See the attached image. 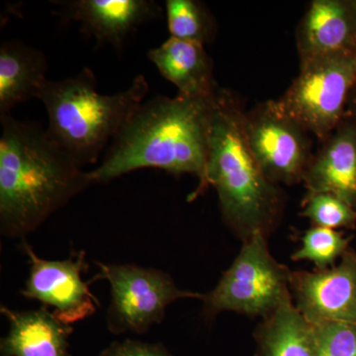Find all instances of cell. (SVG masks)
<instances>
[{
    "instance_id": "obj_1",
    "label": "cell",
    "mask_w": 356,
    "mask_h": 356,
    "mask_svg": "<svg viewBox=\"0 0 356 356\" xmlns=\"http://www.w3.org/2000/svg\"><path fill=\"white\" fill-rule=\"evenodd\" d=\"M216 96V95H215ZM215 96L158 95L131 115L109 145L102 163L88 172L91 184H106L142 168L195 175L193 200L207 188L208 154Z\"/></svg>"
},
{
    "instance_id": "obj_2",
    "label": "cell",
    "mask_w": 356,
    "mask_h": 356,
    "mask_svg": "<svg viewBox=\"0 0 356 356\" xmlns=\"http://www.w3.org/2000/svg\"><path fill=\"white\" fill-rule=\"evenodd\" d=\"M0 124V229L24 238L92 184L40 124L11 115Z\"/></svg>"
},
{
    "instance_id": "obj_3",
    "label": "cell",
    "mask_w": 356,
    "mask_h": 356,
    "mask_svg": "<svg viewBox=\"0 0 356 356\" xmlns=\"http://www.w3.org/2000/svg\"><path fill=\"white\" fill-rule=\"evenodd\" d=\"M238 99L218 89L211 123L208 186L216 189L222 218L243 241L268 235L280 216L281 198L248 146Z\"/></svg>"
},
{
    "instance_id": "obj_4",
    "label": "cell",
    "mask_w": 356,
    "mask_h": 356,
    "mask_svg": "<svg viewBox=\"0 0 356 356\" xmlns=\"http://www.w3.org/2000/svg\"><path fill=\"white\" fill-rule=\"evenodd\" d=\"M149 90L146 77L138 74L124 90L102 95L95 72L84 67L63 81L47 79L37 99L46 107L51 137L84 168L98 161Z\"/></svg>"
},
{
    "instance_id": "obj_5",
    "label": "cell",
    "mask_w": 356,
    "mask_h": 356,
    "mask_svg": "<svg viewBox=\"0 0 356 356\" xmlns=\"http://www.w3.org/2000/svg\"><path fill=\"white\" fill-rule=\"evenodd\" d=\"M356 84V51L315 58L300 72L276 106L309 134L325 140L343 120Z\"/></svg>"
},
{
    "instance_id": "obj_6",
    "label": "cell",
    "mask_w": 356,
    "mask_h": 356,
    "mask_svg": "<svg viewBox=\"0 0 356 356\" xmlns=\"http://www.w3.org/2000/svg\"><path fill=\"white\" fill-rule=\"evenodd\" d=\"M290 274L273 259L266 235L254 234L243 241L240 254L217 286L204 295L206 314L232 311L266 318L291 296Z\"/></svg>"
},
{
    "instance_id": "obj_7",
    "label": "cell",
    "mask_w": 356,
    "mask_h": 356,
    "mask_svg": "<svg viewBox=\"0 0 356 356\" xmlns=\"http://www.w3.org/2000/svg\"><path fill=\"white\" fill-rule=\"evenodd\" d=\"M96 280L111 287L107 322L113 334H144L163 320L166 308L179 299H203L199 293L180 289L172 276L154 268L134 264L96 262Z\"/></svg>"
},
{
    "instance_id": "obj_8",
    "label": "cell",
    "mask_w": 356,
    "mask_h": 356,
    "mask_svg": "<svg viewBox=\"0 0 356 356\" xmlns=\"http://www.w3.org/2000/svg\"><path fill=\"white\" fill-rule=\"evenodd\" d=\"M243 128L248 146L271 184L303 181L313 158L309 133L282 113L274 100L243 114Z\"/></svg>"
},
{
    "instance_id": "obj_9",
    "label": "cell",
    "mask_w": 356,
    "mask_h": 356,
    "mask_svg": "<svg viewBox=\"0 0 356 356\" xmlns=\"http://www.w3.org/2000/svg\"><path fill=\"white\" fill-rule=\"evenodd\" d=\"M23 250L29 259V275L21 295L53 308V315L67 325L86 320L96 312L99 302L83 280L88 264L84 252L65 261H47L23 241Z\"/></svg>"
},
{
    "instance_id": "obj_10",
    "label": "cell",
    "mask_w": 356,
    "mask_h": 356,
    "mask_svg": "<svg viewBox=\"0 0 356 356\" xmlns=\"http://www.w3.org/2000/svg\"><path fill=\"white\" fill-rule=\"evenodd\" d=\"M295 306L312 325L356 323V252L348 248L331 268L290 274Z\"/></svg>"
},
{
    "instance_id": "obj_11",
    "label": "cell",
    "mask_w": 356,
    "mask_h": 356,
    "mask_svg": "<svg viewBox=\"0 0 356 356\" xmlns=\"http://www.w3.org/2000/svg\"><path fill=\"white\" fill-rule=\"evenodd\" d=\"M67 19L81 25L98 44L122 48L140 26L156 19L161 7L154 0H70L58 2Z\"/></svg>"
},
{
    "instance_id": "obj_12",
    "label": "cell",
    "mask_w": 356,
    "mask_h": 356,
    "mask_svg": "<svg viewBox=\"0 0 356 356\" xmlns=\"http://www.w3.org/2000/svg\"><path fill=\"white\" fill-rule=\"evenodd\" d=\"M300 65L356 51L355 0H313L297 28Z\"/></svg>"
},
{
    "instance_id": "obj_13",
    "label": "cell",
    "mask_w": 356,
    "mask_h": 356,
    "mask_svg": "<svg viewBox=\"0 0 356 356\" xmlns=\"http://www.w3.org/2000/svg\"><path fill=\"white\" fill-rule=\"evenodd\" d=\"M309 193L329 192L356 209V117L343 120L313 156L304 175Z\"/></svg>"
},
{
    "instance_id": "obj_14",
    "label": "cell",
    "mask_w": 356,
    "mask_h": 356,
    "mask_svg": "<svg viewBox=\"0 0 356 356\" xmlns=\"http://www.w3.org/2000/svg\"><path fill=\"white\" fill-rule=\"evenodd\" d=\"M0 311L9 324L8 332L0 343V355L72 356V325L58 321L47 307L14 311L2 306Z\"/></svg>"
},
{
    "instance_id": "obj_15",
    "label": "cell",
    "mask_w": 356,
    "mask_h": 356,
    "mask_svg": "<svg viewBox=\"0 0 356 356\" xmlns=\"http://www.w3.org/2000/svg\"><path fill=\"white\" fill-rule=\"evenodd\" d=\"M161 76L175 84L178 95L213 97L219 86L213 76V63L205 47L170 37L147 53Z\"/></svg>"
},
{
    "instance_id": "obj_16",
    "label": "cell",
    "mask_w": 356,
    "mask_h": 356,
    "mask_svg": "<svg viewBox=\"0 0 356 356\" xmlns=\"http://www.w3.org/2000/svg\"><path fill=\"white\" fill-rule=\"evenodd\" d=\"M48 63L43 51L20 41L0 44V116L20 103L38 98L47 81Z\"/></svg>"
},
{
    "instance_id": "obj_17",
    "label": "cell",
    "mask_w": 356,
    "mask_h": 356,
    "mask_svg": "<svg viewBox=\"0 0 356 356\" xmlns=\"http://www.w3.org/2000/svg\"><path fill=\"white\" fill-rule=\"evenodd\" d=\"M254 339L255 356H317L313 325L296 308L292 295L264 318Z\"/></svg>"
},
{
    "instance_id": "obj_18",
    "label": "cell",
    "mask_w": 356,
    "mask_h": 356,
    "mask_svg": "<svg viewBox=\"0 0 356 356\" xmlns=\"http://www.w3.org/2000/svg\"><path fill=\"white\" fill-rule=\"evenodd\" d=\"M166 22L170 37L205 46L212 41L216 25L210 11L196 0H168Z\"/></svg>"
},
{
    "instance_id": "obj_19",
    "label": "cell",
    "mask_w": 356,
    "mask_h": 356,
    "mask_svg": "<svg viewBox=\"0 0 356 356\" xmlns=\"http://www.w3.org/2000/svg\"><path fill=\"white\" fill-rule=\"evenodd\" d=\"M350 241L341 232L314 226L306 232L301 248L292 255V259L312 261L318 270L331 268L348 250Z\"/></svg>"
},
{
    "instance_id": "obj_20",
    "label": "cell",
    "mask_w": 356,
    "mask_h": 356,
    "mask_svg": "<svg viewBox=\"0 0 356 356\" xmlns=\"http://www.w3.org/2000/svg\"><path fill=\"white\" fill-rule=\"evenodd\" d=\"M302 206V216L308 218L315 227L332 229L355 228V208L334 194L307 192Z\"/></svg>"
},
{
    "instance_id": "obj_21",
    "label": "cell",
    "mask_w": 356,
    "mask_h": 356,
    "mask_svg": "<svg viewBox=\"0 0 356 356\" xmlns=\"http://www.w3.org/2000/svg\"><path fill=\"white\" fill-rule=\"evenodd\" d=\"M317 356H356V323L313 325Z\"/></svg>"
},
{
    "instance_id": "obj_22",
    "label": "cell",
    "mask_w": 356,
    "mask_h": 356,
    "mask_svg": "<svg viewBox=\"0 0 356 356\" xmlns=\"http://www.w3.org/2000/svg\"><path fill=\"white\" fill-rule=\"evenodd\" d=\"M98 356H175L163 344L151 343L137 339L114 341Z\"/></svg>"
},
{
    "instance_id": "obj_23",
    "label": "cell",
    "mask_w": 356,
    "mask_h": 356,
    "mask_svg": "<svg viewBox=\"0 0 356 356\" xmlns=\"http://www.w3.org/2000/svg\"><path fill=\"white\" fill-rule=\"evenodd\" d=\"M346 113L353 115V116L356 117V84L355 88H353V92H351Z\"/></svg>"
},
{
    "instance_id": "obj_24",
    "label": "cell",
    "mask_w": 356,
    "mask_h": 356,
    "mask_svg": "<svg viewBox=\"0 0 356 356\" xmlns=\"http://www.w3.org/2000/svg\"><path fill=\"white\" fill-rule=\"evenodd\" d=\"M355 4H356V0H355Z\"/></svg>"
},
{
    "instance_id": "obj_25",
    "label": "cell",
    "mask_w": 356,
    "mask_h": 356,
    "mask_svg": "<svg viewBox=\"0 0 356 356\" xmlns=\"http://www.w3.org/2000/svg\"><path fill=\"white\" fill-rule=\"evenodd\" d=\"M0 356H3V355H0Z\"/></svg>"
}]
</instances>
